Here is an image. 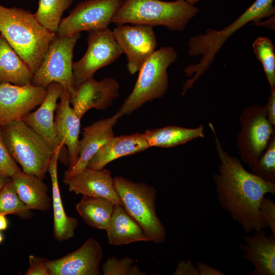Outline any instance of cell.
<instances>
[{"mask_svg": "<svg viewBox=\"0 0 275 275\" xmlns=\"http://www.w3.org/2000/svg\"><path fill=\"white\" fill-rule=\"evenodd\" d=\"M215 149L219 159L218 173L212 176L222 208L228 211L246 234L268 228L260 212V202L266 194L275 196V183L265 181L246 171L239 159L223 148L212 123Z\"/></svg>", "mask_w": 275, "mask_h": 275, "instance_id": "6da1fadb", "label": "cell"}, {"mask_svg": "<svg viewBox=\"0 0 275 275\" xmlns=\"http://www.w3.org/2000/svg\"><path fill=\"white\" fill-rule=\"evenodd\" d=\"M274 0H256L233 22L221 30L208 29L203 34L195 35L188 42V54L193 57L201 56L197 64L187 66L183 72L189 78L184 83L181 95L193 88L194 84L204 75L212 64L215 57L225 42L237 31L250 22L254 24L275 14Z\"/></svg>", "mask_w": 275, "mask_h": 275, "instance_id": "7a4b0ae2", "label": "cell"}, {"mask_svg": "<svg viewBox=\"0 0 275 275\" xmlns=\"http://www.w3.org/2000/svg\"><path fill=\"white\" fill-rule=\"evenodd\" d=\"M0 34L33 73L56 34L41 25L31 11L20 7H7L1 4Z\"/></svg>", "mask_w": 275, "mask_h": 275, "instance_id": "3957f363", "label": "cell"}, {"mask_svg": "<svg viewBox=\"0 0 275 275\" xmlns=\"http://www.w3.org/2000/svg\"><path fill=\"white\" fill-rule=\"evenodd\" d=\"M200 9L185 0H123L112 23L117 26L144 24L163 26L172 31H182Z\"/></svg>", "mask_w": 275, "mask_h": 275, "instance_id": "277c9868", "label": "cell"}, {"mask_svg": "<svg viewBox=\"0 0 275 275\" xmlns=\"http://www.w3.org/2000/svg\"><path fill=\"white\" fill-rule=\"evenodd\" d=\"M1 128L9 153L21 170L43 180L54 149L22 120L10 122Z\"/></svg>", "mask_w": 275, "mask_h": 275, "instance_id": "5b68a950", "label": "cell"}, {"mask_svg": "<svg viewBox=\"0 0 275 275\" xmlns=\"http://www.w3.org/2000/svg\"><path fill=\"white\" fill-rule=\"evenodd\" d=\"M177 58L173 46H162L156 50L139 71L133 90L121 105L120 113L130 115L144 104L163 97L169 88L168 69Z\"/></svg>", "mask_w": 275, "mask_h": 275, "instance_id": "8992f818", "label": "cell"}, {"mask_svg": "<svg viewBox=\"0 0 275 275\" xmlns=\"http://www.w3.org/2000/svg\"><path fill=\"white\" fill-rule=\"evenodd\" d=\"M113 182L123 206L140 226L149 241L163 242L166 230L156 214L155 187L145 182H135L123 176L115 177Z\"/></svg>", "mask_w": 275, "mask_h": 275, "instance_id": "52a82bcc", "label": "cell"}, {"mask_svg": "<svg viewBox=\"0 0 275 275\" xmlns=\"http://www.w3.org/2000/svg\"><path fill=\"white\" fill-rule=\"evenodd\" d=\"M80 37V33L69 37L57 33L34 73L31 84L46 88L52 82H58L71 95L76 88L73 73V50Z\"/></svg>", "mask_w": 275, "mask_h": 275, "instance_id": "ba28073f", "label": "cell"}, {"mask_svg": "<svg viewBox=\"0 0 275 275\" xmlns=\"http://www.w3.org/2000/svg\"><path fill=\"white\" fill-rule=\"evenodd\" d=\"M240 131L236 144L242 161L252 170L266 148L275 132L268 121L264 106L252 104L245 107L239 117Z\"/></svg>", "mask_w": 275, "mask_h": 275, "instance_id": "9c48e42d", "label": "cell"}, {"mask_svg": "<svg viewBox=\"0 0 275 275\" xmlns=\"http://www.w3.org/2000/svg\"><path fill=\"white\" fill-rule=\"evenodd\" d=\"M123 0H85L62 18L57 34L69 37L108 28Z\"/></svg>", "mask_w": 275, "mask_h": 275, "instance_id": "30bf717a", "label": "cell"}, {"mask_svg": "<svg viewBox=\"0 0 275 275\" xmlns=\"http://www.w3.org/2000/svg\"><path fill=\"white\" fill-rule=\"evenodd\" d=\"M88 32L87 51L80 60L73 63L76 87L93 77L98 70L113 63L123 53L108 28Z\"/></svg>", "mask_w": 275, "mask_h": 275, "instance_id": "8fae6325", "label": "cell"}, {"mask_svg": "<svg viewBox=\"0 0 275 275\" xmlns=\"http://www.w3.org/2000/svg\"><path fill=\"white\" fill-rule=\"evenodd\" d=\"M112 31L116 41L126 55L129 73L135 74L156 50L157 41L153 27L144 24H123L117 26Z\"/></svg>", "mask_w": 275, "mask_h": 275, "instance_id": "7c38bea8", "label": "cell"}, {"mask_svg": "<svg viewBox=\"0 0 275 275\" xmlns=\"http://www.w3.org/2000/svg\"><path fill=\"white\" fill-rule=\"evenodd\" d=\"M46 94V88L31 83H0V127L21 120L40 105Z\"/></svg>", "mask_w": 275, "mask_h": 275, "instance_id": "4fadbf2b", "label": "cell"}, {"mask_svg": "<svg viewBox=\"0 0 275 275\" xmlns=\"http://www.w3.org/2000/svg\"><path fill=\"white\" fill-rule=\"evenodd\" d=\"M103 255L100 243L89 238L75 251L54 260L47 259L50 275H100V262Z\"/></svg>", "mask_w": 275, "mask_h": 275, "instance_id": "5bb4252c", "label": "cell"}, {"mask_svg": "<svg viewBox=\"0 0 275 275\" xmlns=\"http://www.w3.org/2000/svg\"><path fill=\"white\" fill-rule=\"evenodd\" d=\"M120 85L114 78L106 77L101 80L93 77L77 86L71 95L70 104L77 116L81 119L89 110H105L119 96Z\"/></svg>", "mask_w": 275, "mask_h": 275, "instance_id": "9a60e30c", "label": "cell"}, {"mask_svg": "<svg viewBox=\"0 0 275 275\" xmlns=\"http://www.w3.org/2000/svg\"><path fill=\"white\" fill-rule=\"evenodd\" d=\"M64 183L70 192L94 197L102 198L115 205L123 204L115 189L109 170H96L86 167L80 172L64 175Z\"/></svg>", "mask_w": 275, "mask_h": 275, "instance_id": "2e32d148", "label": "cell"}, {"mask_svg": "<svg viewBox=\"0 0 275 275\" xmlns=\"http://www.w3.org/2000/svg\"><path fill=\"white\" fill-rule=\"evenodd\" d=\"M70 97L69 92L64 89L60 97V102L57 104L54 116V127L58 142L67 147L68 170L75 165L78 158L81 120L70 106Z\"/></svg>", "mask_w": 275, "mask_h": 275, "instance_id": "e0dca14e", "label": "cell"}, {"mask_svg": "<svg viewBox=\"0 0 275 275\" xmlns=\"http://www.w3.org/2000/svg\"><path fill=\"white\" fill-rule=\"evenodd\" d=\"M123 116L118 111L111 117L96 121L84 128L79 140L78 158L75 165L66 170L64 175L78 173L87 167L88 163L97 151L114 136L113 128Z\"/></svg>", "mask_w": 275, "mask_h": 275, "instance_id": "ac0fdd59", "label": "cell"}, {"mask_svg": "<svg viewBox=\"0 0 275 275\" xmlns=\"http://www.w3.org/2000/svg\"><path fill=\"white\" fill-rule=\"evenodd\" d=\"M245 243L239 245L242 257L250 261L254 269L251 275L275 274V235H267L264 230L255 231L253 236H242Z\"/></svg>", "mask_w": 275, "mask_h": 275, "instance_id": "d6986e66", "label": "cell"}, {"mask_svg": "<svg viewBox=\"0 0 275 275\" xmlns=\"http://www.w3.org/2000/svg\"><path fill=\"white\" fill-rule=\"evenodd\" d=\"M46 89V95L39 107L21 120L43 136L54 149L60 145L55 131L54 114L57 100L64 88L60 84L52 82Z\"/></svg>", "mask_w": 275, "mask_h": 275, "instance_id": "ffe728a7", "label": "cell"}, {"mask_svg": "<svg viewBox=\"0 0 275 275\" xmlns=\"http://www.w3.org/2000/svg\"><path fill=\"white\" fill-rule=\"evenodd\" d=\"M150 147L142 133L114 136L97 151L89 161L87 167L102 169L115 159L138 153Z\"/></svg>", "mask_w": 275, "mask_h": 275, "instance_id": "44dd1931", "label": "cell"}, {"mask_svg": "<svg viewBox=\"0 0 275 275\" xmlns=\"http://www.w3.org/2000/svg\"><path fill=\"white\" fill-rule=\"evenodd\" d=\"M62 145L54 148L48 169L52 185V206L53 213V235L59 241L68 240L75 235L78 226L77 220L66 214L61 199L58 178V162Z\"/></svg>", "mask_w": 275, "mask_h": 275, "instance_id": "7402d4cb", "label": "cell"}, {"mask_svg": "<svg viewBox=\"0 0 275 275\" xmlns=\"http://www.w3.org/2000/svg\"><path fill=\"white\" fill-rule=\"evenodd\" d=\"M11 178L20 199L30 209L44 212L50 209L52 200L43 180L22 170Z\"/></svg>", "mask_w": 275, "mask_h": 275, "instance_id": "603a6c76", "label": "cell"}, {"mask_svg": "<svg viewBox=\"0 0 275 275\" xmlns=\"http://www.w3.org/2000/svg\"><path fill=\"white\" fill-rule=\"evenodd\" d=\"M108 242L120 245L139 241H149L143 229L121 205H115L107 229Z\"/></svg>", "mask_w": 275, "mask_h": 275, "instance_id": "cb8c5ba5", "label": "cell"}, {"mask_svg": "<svg viewBox=\"0 0 275 275\" xmlns=\"http://www.w3.org/2000/svg\"><path fill=\"white\" fill-rule=\"evenodd\" d=\"M33 72L0 34V83L23 86L31 83Z\"/></svg>", "mask_w": 275, "mask_h": 275, "instance_id": "d4e9b609", "label": "cell"}, {"mask_svg": "<svg viewBox=\"0 0 275 275\" xmlns=\"http://www.w3.org/2000/svg\"><path fill=\"white\" fill-rule=\"evenodd\" d=\"M142 134L150 147L172 148L197 138L205 137L203 125L193 129L169 125L147 129Z\"/></svg>", "mask_w": 275, "mask_h": 275, "instance_id": "484cf974", "label": "cell"}, {"mask_svg": "<svg viewBox=\"0 0 275 275\" xmlns=\"http://www.w3.org/2000/svg\"><path fill=\"white\" fill-rule=\"evenodd\" d=\"M114 206L112 201L106 199L82 195L76 205V210L87 225L105 230L110 222Z\"/></svg>", "mask_w": 275, "mask_h": 275, "instance_id": "4316f807", "label": "cell"}, {"mask_svg": "<svg viewBox=\"0 0 275 275\" xmlns=\"http://www.w3.org/2000/svg\"><path fill=\"white\" fill-rule=\"evenodd\" d=\"M74 0H38V8L34 14L36 20L48 31L57 34L63 13Z\"/></svg>", "mask_w": 275, "mask_h": 275, "instance_id": "83f0119b", "label": "cell"}, {"mask_svg": "<svg viewBox=\"0 0 275 275\" xmlns=\"http://www.w3.org/2000/svg\"><path fill=\"white\" fill-rule=\"evenodd\" d=\"M0 214H14L22 218H30L33 215L18 197L11 178L0 190Z\"/></svg>", "mask_w": 275, "mask_h": 275, "instance_id": "f1b7e54d", "label": "cell"}, {"mask_svg": "<svg viewBox=\"0 0 275 275\" xmlns=\"http://www.w3.org/2000/svg\"><path fill=\"white\" fill-rule=\"evenodd\" d=\"M252 47L263 66L270 90L275 88V53L271 41L266 37H258L254 41Z\"/></svg>", "mask_w": 275, "mask_h": 275, "instance_id": "f546056e", "label": "cell"}, {"mask_svg": "<svg viewBox=\"0 0 275 275\" xmlns=\"http://www.w3.org/2000/svg\"><path fill=\"white\" fill-rule=\"evenodd\" d=\"M251 170L253 174L260 178L275 183V132L265 151Z\"/></svg>", "mask_w": 275, "mask_h": 275, "instance_id": "4dcf8cb0", "label": "cell"}, {"mask_svg": "<svg viewBox=\"0 0 275 275\" xmlns=\"http://www.w3.org/2000/svg\"><path fill=\"white\" fill-rule=\"evenodd\" d=\"M133 260L128 257L118 259L115 256L108 258L102 265L104 275H145L136 265H132Z\"/></svg>", "mask_w": 275, "mask_h": 275, "instance_id": "1f68e13d", "label": "cell"}, {"mask_svg": "<svg viewBox=\"0 0 275 275\" xmlns=\"http://www.w3.org/2000/svg\"><path fill=\"white\" fill-rule=\"evenodd\" d=\"M21 171L10 154L4 142L0 127V175L11 178Z\"/></svg>", "mask_w": 275, "mask_h": 275, "instance_id": "d6a6232c", "label": "cell"}, {"mask_svg": "<svg viewBox=\"0 0 275 275\" xmlns=\"http://www.w3.org/2000/svg\"><path fill=\"white\" fill-rule=\"evenodd\" d=\"M261 215L270 228L272 234L275 235V204L269 198L263 197L259 206Z\"/></svg>", "mask_w": 275, "mask_h": 275, "instance_id": "836d02e7", "label": "cell"}, {"mask_svg": "<svg viewBox=\"0 0 275 275\" xmlns=\"http://www.w3.org/2000/svg\"><path fill=\"white\" fill-rule=\"evenodd\" d=\"M47 259L31 255L29 257V267L25 275H50L46 266Z\"/></svg>", "mask_w": 275, "mask_h": 275, "instance_id": "e575fe53", "label": "cell"}, {"mask_svg": "<svg viewBox=\"0 0 275 275\" xmlns=\"http://www.w3.org/2000/svg\"><path fill=\"white\" fill-rule=\"evenodd\" d=\"M174 275H199L197 267H196L190 259L179 261Z\"/></svg>", "mask_w": 275, "mask_h": 275, "instance_id": "d590c367", "label": "cell"}, {"mask_svg": "<svg viewBox=\"0 0 275 275\" xmlns=\"http://www.w3.org/2000/svg\"><path fill=\"white\" fill-rule=\"evenodd\" d=\"M270 91V94L264 107L268 121L272 126H275V88Z\"/></svg>", "mask_w": 275, "mask_h": 275, "instance_id": "8d00e7d4", "label": "cell"}, {"mask_svg": "<svg viewBox=\"0 0 275 275\" xmlns=\"http://www.w3.org/2000/svg\"><path fill=\"white\" fill-rule=\"evenodd\" d=\"M197 267L198 268L199 275H225L224 272L222 271L212 267L206 264L198 262Z\"/></svg>", "mask_w": 275, "mask_h": 275, "instance_id": "74e56055", "label": "cell"}, {"mask_svg": "<svg viewBox=\"0 0 275 275\" xmlns=\"http://www.w3.org/2000/svg\"><path fill=\"white\" fill-rule=\"evenodd\" d=\"M274 16L275 15L264 21H260L255 24L261 27H265L274 30Z\"/></svg>", "mask_w": 275, "mask_h": 275, "instance_id": "f35d334b", "label": "cell"}, {"mask_svg": "<svg viewBox=\"0 0 275 275\" xmlns=\"http://www.w3.org/2000/svg\"><path fill=\"white\" fill-rule=\"evenodd\" d=\"M8 226V222L6 215L0 214V231L5 230Z\"/></svg>", "mask_w": 275, "mask_h": 275, "instance_id": "ab89813d", "label": "cell"}, {"mask_svg": "<svg viewBox=\"0 0 275 275\" xmlns=\"http://www.w3.org/2000/svg\"><path fill=\"white\" fill-rule=\"evenodd\" d=\"M10 177L0 175V190L10 180Z\"/></svg>", "mask_w": 275, "mask_h": 275, "instance_id": "60d3db41", "label": "cell"}, {"mask_svg": "<svg viewBox=\"0 0 275 275\" xmlns=\"http://www.w3.org/2000/svg\"><path fill=\"white\" fill-rule=\"evenodd\" d=\"M185 1H186V2H187L188 3H189V4L193 5H195L196 4H197L198 3H199L200 1L202 0H185Z\"/></svg>", "mask_w": 275, "mask_h": 275, "instance_id": "b9f144b4", "label": "cell"}, {"mask_svg": "<svg viewBox=\"0 0 275 275\" xmlns=\"http://www.w3.org/2000/svg\"><path fill=\"white\" fill-rule=\"evenodd\" d=\"M4 239V237L3 234L0 232V243H1Z\"/></svg>", "mask_w": 275, "mask_h": 275, "instance_id": "7bdbcfd3", "label": "cell"}]
</instances>
